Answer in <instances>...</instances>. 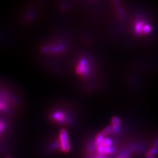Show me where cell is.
<instances>
[{
  "mask_svg": "<svg viewBox=\"0 0 158 158\" xmlns=\"http://www.w3.org/2000/svg\"><path fill=\"white\" fill-rule=\"evenodd\" d=\"M59 145L63 152H69L71 150L70 142L69 140L67 132L65 129H61L59 133Z\"/></svg>",
  "mask_w": 158,
  "mask_h": 158,
  "instance_id": "obj_1",
  "label": "cell"
},
{
  "mask_svg": "<svg viewBox=\"0 0 158 158\" xmlns=\"http://www.w3.org/2000/svg\"><path fill=\"white\" fill-rule=\"evenodd\" d=\"M76 71L79 75L83 77H87L88 75L90 70H89L88 62L85 58H82L78 61Z\"/></svg>",
  "mask_w": 158,
  "mask_h": 158,
  "instance_id": "obj_2",
  "label": "cell"
},
{
  "mask_svg": "<svg viewBox=\"0 0 158 158\" xmlns=\"http://www.w3.org/2000/svg\"><path fill=\"white\" fill-rule=\"evenodd\" d=\"M115 149L113 147H106L102 145L97 146V152L99 155L103 156L104 154H112V153L115 152Z\"/></svg>",
  "mask_w": 158,
  "mask_h": 158,
  "instance_id": "obj_3",
  "label": "cell"
},
{
  "mask_svg": "<svg viewBox=\"0 0 158 158\" xmlns=\"http://www.w3.org/2000/svg\"><path fill=\"white\" fill-rule=\"evenodd\" d=\"M52 119L55 121L63 123L66 121V117L65 113L62 111H56L52 114Z\"/></svg>",
  "mask_w": 158,
  "mask_h": 158,
  "instance_id": "obj_4",
  "label": "cell"
},
{
  "mask_svg": "<svg viewBox=\"0 0 158 158\" xmlns=\"http://www.w3.org/2000/svg\"><path fill=\"white\" fill-rule=\"evenodd\" d=\"M64 49V46L61 45H57L53 46H46L44 47L42 51L44 52H53V53H59L61 52Z\"/></svg>",
  "mask_w": 158,
  "mask_h": 158,
  "instance_id": "obj_5",
  "label": "cell"
},
{
  "mask_svg": "<svg viewBox=\"0 0 158 158\" xmlns=\"http://www.w3.org/2000/svg\"><path fill=\"white\" fill-rule=\"evenodd\" d=\"M144 25V23L142 21H137L135 24V32L138 34V35H140L143 32H142V29Z\"/></svg>",
  "mask_w": 158,
  "mask_h": 158,
  "instance_id": "obj_6",
  "label": "cell"
},
{
  "mask_svg": "<svg viewBox=\"0 0 158 158\" xmlns=\"http://www.w3.org/2000/svg\"><path fill=\"white\" fill-rule=\"evenodd\" d=\"M104 139V136H103L102 133H99V134L97 135L96 138V142H95V144L97 146H99L102 144L103 140Z\"/></svg>",
  "mask_w": 158,
  "mask_h": 158,
  "instance_id": "obj_7",
  "label": "cell"
},
{
  "mask_svg": "<svg viewBox=\"0 0 158 158\" xmlns=\"http://www.w3.org/2000/svg\"><path fill=\"white\" fill-rule=\"evenodd\" d=\"M117 158H131V152L128 150H125L123 151L121 154L117 157Z\"/></svg>",
  "mask_w": 158,
  "mask_h": 158,
  "instance_id": "obj_8",
  "label": "cell"
},
{
  "mask_svg": "<svg viewBox=\"0 0 158 158\" xmlns=\"http://www.w3.org/2000/svg\"><path fill=\"white\" fill-rule=\"evenodd\" d=\"M112 144H113V141L111 138H106L103 139L102 145L103 146H106V147H111L112 146Z\"/></svg>",
  "mask_w": 158,
  "mask_h": 158,
  "instance_id": "obj_9",
  "label": "cell"
},
{
  "mask_svg": "<svg viewBox=\"0 0 158 158\" xmlns=\"http://www.w3.org/2000/svg\"><path fill=\"white\" fill-rule=\"evenodd\" d=\"M111 126H120V119L117 117H113L111 118Z\"/></svg>",
  "mask_w": 158,
  "mask_h": 158,
  "instance_id": "obj_10",
  "label": "cell"
},
{
  "mask_svg": "<svg viewBox=\"0 0 158 158\" xmlns=\"http://www.w3.org/2000/svg\"><path fill=\"white\" fill-rule=\"evenodd\" d=\"M111 132H112L111 126H108L107 127H106V128H104V129H103V131L102 132V134L103 136H106V135H110Z\"/></svg>",
  "mask_w": 158,
  "mask_h": 158,
  "instance_id": "obj_11",
  "label": "cell"
},
{
  "mask_svg": "<svg viewBox=\"0 0 158 158\" xmlns=\"http://www.w3.org/2000/svg\"><path fill=\"white\" fill-rule=\"evenodd\" d=\"M151 31H152V28L150 26L148 25V24H144V27H143L142 32L144 34H149L151 32Z\"/></svg>",
  "mask_w": 158,
  "mask_h": 158,
  "instance_id": "obj_12",
  "label": "cell"
},
{
  "mask_svg": "<svg viewBox=\"0 0 158 158\" xmlns=\"http://www.w3.org/2000/svg\"><path fill=\"white\" fill-rule=\"evenodd\" d=\"M157 148L156 147H155V148H152V149L149 151V153H148V154L152 156H154V155H156L157 154Z\"/></svg>",
  "mask_w": 158,
  "mask_h": 158,
  "instance_id": "obj_13",
  "label": "cell"
},
{
  "mask_svg": "<svg viewBox=\"0 0 158 158\" xmlns=\"http://www.w3.org/2000/svg\"><path fill=\"white\" fill-rule=\"evenodd\" d=\"M89 158H108L105 157L104 156H101V155H98L97 156H94V157H89Z\"/></svg>",
  "mask_w": 158,
  "mask_h": 158,
  "instance_id": "obj_14",
  "label": "cell"
},
{
  "mask_svg": "<svg viewBox=\"0 0 158 158\" xmlns=\"http://www.w3.org/2000/svg\"><path fill=\"white\" fill-rule=\"evenodd\" d=\"M146 158H155V157L154 156H152L148 154H146Z\"/></svg>",
  "mask_w": 158,
  "mask_h": 158,
  "instance_id": "obj_15",
  "label": "cell"
},
{
  "mask_svg": "<svg viewBox=\"0 0 158 158\" xmlns=\"http://www.w3.org/2000/svg\"><path fill=\"white\" fill-rule=\"evenodd\" d=\"M8 158H10V157H8Z\"/></svg>",
  "mask_w": 158,
  "mask_h": 158,
  "instance_id": "obj_16",
  "label": "cell"
}]
</instances>
